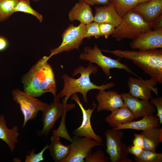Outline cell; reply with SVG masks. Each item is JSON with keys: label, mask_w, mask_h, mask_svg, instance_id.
Returning a JSON list of instances; mask_svg holds the SVG:
<instances>
[{"label": "cell", "mask_w": 162, "mask_h": 162, "mask_svg": "<svg viewBox=\"0 0 162 162\" xmlns=\"http://www.w3.org/2000/svg\"><path fill=\"white\" fill-rule=\"evenodd\" d=\"M109 158L105 156V154L100 149L91 152L85 159L86 162H109Z\"/></svg>", "instance_id": "cell-29"}, {"label": "cell", "mask_w": 162, "mask_h": 162, "mask_svg": "<svg viewBox=\"0 0 162 162\" xmlns=\"http://www.w3.org/2000/svg\"><path fill=\"white\" fill-rule=\"evenodd\" d=\"M50 58L43 57L22 76L23 91L35 98L50 92L55 98L57 86L54 71L47 62Z\"/></svg>", "instance_id": "cell-1"}, {"label": "cell", "mask_w": 162, "mask_h": 162, "mask_svg": "<svg viewBox=\"0 0 162 162\" xmlns=\"http://www.w3.org/2000/svg\"><path fill=\"white\" fill-rule=\"evenodd\" d=\"M102 51V50L96 44L93 48L85 46L84 48L83 52L80 54L79 58L81 60L88 61L90 63H95L101 68L106 76L108 77L111 76L110 70L112 68L124 69L128 73L140 77L133 72L128 66L121 62L120 58L117 59L112 58L104 55Z\"/></svg>", "instance_id": "cell-5"}, {"label": "cell", "mask_w": 162, "mask_h": 162, "mask_svg": "<svg viewBox=\"0 0 162 162\" xmlns=\"http://www.w3.org/2000/svg\"><path fill=\"white\" fill-rule=\"evenodd\" d=\"M90 6L83 2L76 3L69 12V19L70 21L78 20L85 25L93 22L94 16Z\"/></svg>", "instance_id": "cell-18"}, {"label": "cell", "mask_w": 162, "mask_h": 162, "mask_svg": "<svg viewBox=\"0 0 162 162\" xmlns=\"http://www.w3.org/2000/svg\"><path fill=\"white\" fill-rule=\"evenodd\" d=\"M98 103L97 111H110L111 112L125 106L121 95L116 91L99 90L96 96Z\"/></svg>", "instance_id": "cell-15"}, {"label": "cell", "mask_w": 162, "mask_h": 162, "mask_svg": "<svg viewBox=\"0 0 162 162\" xmlns=\"http://www.w3.org/2000/svg\"><path fill=\"white\" fill-rule=\"evenodd\" d=\"M71 99L74 100L78 104L81 109L82 115V120L80 126L73 132L75 136L80 137H85L94 139L98 142L102 143L103 140L101 137L95 134L92 128L91 118L92 113L97 106L94 102L89 109H85L81 102L77 93L73 94Z\"/></svg>", "instance_id": "cell-11"}, {"label": "cell", "mask_w": 162, "mask_h": 162, "mask_svg": "<svg viewBox=\"0 0 162 162\" xmlns=\"http://www.w3.org/2000/svg\"><path fill=\"white\" fill-rule=\"evenodd\" d=\"M124 105L131 112L135 118L153 114L157 109L148 100H140L131 95L129 93L120 94Z\"/></svg>", "instance_id": "cell-14"}, {"label": "cell", "mask_w": 162, "mask_h": 162, "mask_svg": "<svg viewBox=\"0 0 162 162\" xmlns=\"http://www.w3.org/2000/svg\"><path fill=\"white\" fill-rule=\"evenodd\" d=\"M144 142V150L156 151L162 142V128L161 127L152 128L143 130L140 133Z\"/></svg>", "instance_id": "cell-22"}, {"label": "cell", "mask_w": 162, "mask_h": 162, "mask_svg": "<svg viewBox=\"0 0 162 162\" xmlns=\"http://www.w3.org/2000/svg\"><path fill=\"white\" fill-rule=\"evenodd\" d=\"M72 137L70 149L68 156L62 162H84L92 152V148L104 145L88 137L75 136Z\"/></svg>", "instance_id": "cell-10"}, {"label": "cell", "mask_w": 162, "mask_h": 162, "mask_svg": "<svg viewBox=\"0 0 162 162\" xmlns=\"http://www.w3.org/2000/svg\"><path fill=\"white\" fill-rule=\"evenodd\" d=\"M143 150V149L142 147L133 145L128 147V150L129 153L136 157L139 156Z\"/></svg>", "instance_id": "cell-35"}, {"label": "cell", "mask_w": 162, "mask_h": 162, "mask_svg": "<svg viewBox=\"0 0 162 162\" xmlns=\"http://www.w3.org/2000/svg\"><path fill=\"white\" fill-rule=\"evenodd\" d=\"M143 138L141 134L135 133L133 141V145L141 147L143 148Z\"/></svg>", "instance_id": "cell-36"}, {"label": "cell", "mask_w": 162, "mask_h": 162, "mask_svg": "<svg viewBox=\"0 0 162 162\" xmlns=\"http://www.w3.org/2000/svg\"><path fill=\"white\" fill-rule=\"evenodd\" d=\"M98 38L101 36L99 26V23L93 21L85 25L84 38H89L92 37Z\"/></svg>", "instance_id": "cell-30"}, {"label": "cell", "mask_w": 162, "mask_h": 162, "mask_svg": "<svg viewBox=\"0 0 162 162\" xmlns=\"http://www.w3.org/2000/svg\"><path fill=\"white\" fill-rule=\"evenodd\" d=\"M19 0H0V22L6 20L14 13Z\"/></svg>", "instance_id": "cell-25"}, {"label": "cell", "mask_w": 162, "mask_h": 162, "mask_svg": "<svg viewBox=\"0 0 162 162\" xmlns=\"http://www.w3.org/2000/svg\"><path fill=\"white\" fill-rule=\"evenodd\" d=\"M59 137L53 135L51 138V142L48 145L50 154L56 162H62L68 155L70 145L65 146L61 142Z\"/></svg>", "instance_id": "cell-23"}, {"label": "cell", "mask_w": 162, "mask_h": 162, "mask_svg": "<svg viewBox=\"0 0 162 162\" xmlns=\"http://www.w3.org/2000/svg\"><path fill=\"white\" fill-rule=\"evenodd\" d=\"M60 97L58 94L54 101L42 112L41 121L43 126L42 129L37 132L38 136L46 137L53 128L56 121L62 117L64 114L74 109L76 105L74 103H61Z\"/></svg>", "instance_id": "cell-7"}, {"label": "cell", "mask_w": 162, "mask_h": 162, "mask_svg": "<svg viewBox=\"0 0 162 162\" xmlns=\"http://www.w3.org/2000/svg\"><path fill=\"white\" fill-rule=\"evenodd\" d=\"M100 31L101 36L107 38L114 32L116 27L112 24L107 23H99Z\"/></svg>", "instance_id": "cell-32"}, {"label": "cell", "mask_w": 162, "mask_h": 162, "mask_svg": "<svg viewBox=\"0 0 162 162\" xmlns=\"http://www.w3.org/2000/svg\"><path fill=\"white\" fill-rule=\"evenodd\" d=\"M157 83L151 78L144 80L140 77L137 78L129 76L127 81L129 93L136 98L149 100L152 98V92L158 96V89L155 87Z\"/></svg>", "instance_id": "cell-12"}, {"label": "cell", "mask_w": 162, "mask_h": 162, "mask_svg": "<svg viewBox=\"0 0 162 162\" xmlns=\"http://www.w3.org/2000/svg\"><path fill=\"white\" fill-rule=\"evenodd\" d=\"M106 137V152L112 162H133L128 158L129 154L128 147L121 139L124 135L122 130L108 129L104 132Z\"/></svg>", "instance_id": "cell-8"}, {"label": "cell", "mask_w": 162, "mask_h": 162, "mask_svg": "<svg viewBox=\"0 0 162 162\" xmlns=\"http://www.w3.org/2000/svg\"><path fill=\"white\" fill-rule=\"evenodd\" d=\"M133 49L147 51L162 48V29L150 30L133 39L130 44Z\"/></svg>", "instance_id": "cell-13"}, {"label": "cell", "mask_w": 162, "mask_h": 162, "mask_svg": "<svg viewBox=\"0 0 162 162\" xmlns=\"http://www.w3.org/2000/svg\"><path fill=\"white\" fill-rule=\"evenodd\" d=\"M98 70V67L90 63L86 68L81 66L74 70L72 76L80 74V76L78 78H73L66 74H64L62 76L64 81V86L58 94L60 98L64 97L62 102L67 103L70 96L74 94L79 92L82 94L84 101L87 103V94L90 90L94 89L105 90L114 86L115 84L113 82L101 86L97 85L91 82L90 75L92 74H96Z\"/></svg>", "instance_id": "cell-2"}, {"label": "cell", "mask_w": 162, "mask_h": 162, "mask_svg": "<svg viewBox=\"0 0 162 162\" xmlns=\"http://www.w3.org/2000/svg\"><path fill=\"white\" fill-rule=\"evenodd\" d=\"M85 25L80 23L77 26L72 24L70 25L62 34V41L57 47L50 50V58L53 55L64 52L76 49L79 50L84 38Z\"/></svg>", "instance_id": "cell-9"}, {"label": "cell", "mask_w": 162, "mask_h": 162, "mask_svg": "<svg viewBox=\"0 0 162 162\" xmlns=\"http://www.w3.org/2000/svg\"><path fill=\"white\" fill-rule=\"evenodd\" d=\"M40 0H33V1L34 2H38Z\"/></svg>", "instance_id": "cell-39"}, {"label": "cell", "mask_w": 162, "mask_h": 162, "mask_svg": "<svg viewBox=\"0 0 162 162\" xmlns=\"http://www.w3.org/2000/svg\"><path fill=\"white\" fill-rule=\"evenodd\" d=\"M12 93L13 99L19 105L24 116L23 128L28 122L36 117L39 111H43L49 105L18 88L13 89Z\"/></svg>", "instance_id": "cell-6"}, {"label": "cell", "mask_w": 162, "mask_h": 162, "mask_svg": "<svg viewBox=\"0 0 162 162\" xmlns=\"http://www.w3.org/2000/svg\"><path fill=\"white\" fill-rule=\"evenodd\" d=\"M142 117V119L136 121H133L130 123L113 128L112 129L114 130L129 129L143 131L150 128L160 127L159 119L154 114L145 116Z\"/></svg>", "instance_id": "cell-19"}, {"label": "cell", "mask_w": 162, "mask_h": 162, "mask_svg": "<svg viewBox=\"0 0 162 162\" xmlns=\"http://www.w3.org/2000/svg\"><path fill=\"white\" fill-rule=\"evenodd\" d=\"M151 23L152 29L153 28L154 30L162 29V15Z\"/></svg>", "instance_id": "cell-37"}, {"label": "cell", "mask_w": 162, "mask_h": 162, "mask_svg": "<svg viewBox=\"0 0 162 162\" xmlns=\"http://www.w3.org/2000/svg\"><path fill=\"white\" fill-rule=\"evenodd\" d=\"M14 11L15 12H21L32 15L40 22H42L43 20L42 15L32 8L29 0H19Z\"/></svg>", "instance_id": "cell-26"}, {"label": "cell", "mask_w": 162, "mask_h": 162, "mask_svg": "<svg viewBox=\"0 0 162 162\" xmlns=\"http://www.w3.org/2000/svg\"><path fill=\"white\" fill-rule=\"evenodd\" d=\"M105 118L106 122L113 128L131 122L135 118L130 110L124 106L117 109Z\"/></svg>", "instance_id": "cell-21"}, {"label": "cell", "mask_w": 162, "mask_h": 162, "mask_svg": "<svg viewBox=\"0 0 162 162\" xmlns=\"http://www.w3.org/2000/svg\"><path fill=\"white\" fill-rule=\"evenodd\" d=\"M102 51L130 60L151 78L157 82L162 83V48L144 51L118 49Z\"/></svg>", "instance_id": "cell-3"}, {"label": "cell", "mask_w": 162, "mask_h": 162, "mask_svg": "<svg viewBox=\"0 0 162 162\" xmlns=\"http://www.w3.org/2000/svg\"><path fill=\"white\" fill-rule=\"evenodd\" d=\"M122 20V17L117 12L113 4L110 2L103 6L95 7L94 22L98 23H110L116 27L120 24Z\"/></svg>", "instance_id": "cell-16"}, {"label": "cell", "mask_w": 162, "mask_h": 162, "mask_svg": "<svg viewBox=\"0 0 162 162\" xmlns=\"http://www.w3.org/2000/svg\"><path fill=\"white\" fill-rule=\"evenodd\" d=\"M78 2L86 4L90 6L94 5H105L110 2V0H77Z\"/></svg>", "instance_id": "cell-34"}, {"label": "cell", "mask_w": 162, "mask_h": 162, "mask_svg": "<svg viewBox=\"0 0 162 162\" xmlns=\"http://www.w3.org/2000/svg\"><path fill=\"white\" fill-rule=\"evenodd\" d=\"M151 29V23L138 13L130 10L122 17L120 24L111 35L118 41L125 38L133 40Z\"/></svg>", "instance_id": "cell-4"}, {"label": "cell", "mask_w": 162, "mask_h": 162, "mask_svg": "<svg viewBox=\"0 0 162 162\" xmlns=\"http://www.w3.org/2000/svg\"><path fill=\"white\" fill-rule=\"evenodd\" d=\"M131 10L139 14L147 22L151 23L162 14V0H150L140 3Z\"/></svg>", "instance_id": "cell-17"}, {"label": "cell", "mask_w": 162, "mask_h": 162, "mask_svg": "<svg viewBox=\"0 0 162 162\" xmlns=\"http://www.w3.org/2000/svg\"><path fill=\"white\" fill-rule=\"evenodd\" d=\"M67 113H65L62 117L61 123L58 129L52 130V135L64 138L71 142L72 137L68 134L65 125V119Z\"/></svg>", "instance_id": "cell-28"}, {"label": "cell", "mask_w": 162, "mask_h": 162, "mask_svg": "<svg viewBox=\"0 0 162 162\" xmlns=\"http://www.w3.org/2000/svg\"><path fill=\"white\" fill-rule=\"evenodd\" d=\"M134 160L136 162H162V153L143 149L139 156L134 157Z\"/></svg>", "instance_id": "cell-27"}, {"label": "cell", "mask_w": 162, "mask_h": 162, "mask_svg": "<svg viewBox=\"0 0 162 162\" xmlns=\"http://www.w3.org/2000/svg\"><path fill=\"white\" fill-rule=\"evenodd\" d=\"M19 133L18 127L14 126L9 128L4 115H0V139L4 141L8 146L10 152H13L15 148V144L18 142V137Z\"/></svg>", "instance_id": "cell-20"}, {"label": "cell", "mask_w": 162, "mask_h": 162, "mask_svg": "<svg viewBox=\"0 0 162 162\" xmlns=\"http://www.w3.org/2000/svg\"><path fill=\"white\" fill-rule=\"evenodd\" d=\"M48 148V144L47 143L42 149L38 153H35V149L32 150L30 154H26L25 162H40L44 160L43 154L45 151Z\"/></svg>", "instance_id": "cell-31"}, {"label": "cell", "mask_w": 162, "mask_h": 162, "mask_svg": "<svg viewBox=\"0 0 162 162\" xmlns=\"http://www.w3.org/2000/svg\"><path fill=\"white\" fill-rule=\"evenodd\" d=\"M150 0H144V2H147L148 1Z\"/></svg>", "instance_id": "cell-40"}, {"label": "cell", "mask_w": 162, "mask_h": 162, "mask_svg": "<svg viewBox=\"0 0 162 162\" xmlns=\"http://www.w3.org/2000/svg\"><path fill=\"white\" fill-rule=\"evenodd\" d=\"M8 42L7 39L4 37L0 36V51H3L6 50L8 47Z\"/></svg>", "instance_id": "cell-38"}, {"label": "cell", "mask_w": 162, "mask_h": 162, "mask_svg": "<svg viewBox=\"0 0 162 162\" xmlns=\"http://www.w3.org/2000/svg\"><path fill=\"white\" fill-rule=\"evenodd\" d=\"M150 102L156 107L157 113L156 116H158L159 120V123H162V97L157 96L156 98L150 99Z\"/></svg>", "instance_id": "cell-33"}, {"label": "cell", "mask_w": 162, "mask_h": 162, "mask_svg": "<svg viewBox=\"0 0 162 162\" xmlns=\"http://www.w3.org/2000/svg\"><path fill=\"white\" fill-rule=\"evenodd\" d=\"M114 5L119 15L122 17L127 13L131 10L142 0H110Z\"/></svg>", "instance_id": "cell-24"}]
</instances>
